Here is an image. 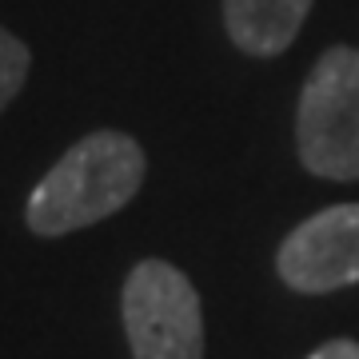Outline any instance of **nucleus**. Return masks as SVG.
<instances>
[{
	"mask_svg": "<svg viewBox=\"0 0 359 359\" xmlns=\"http://www.w3.org/2000/svg\"><path fill=\"white\" fill-rule=\"evenodd\" d=\"M148 160L124 132H92L44 172L28 196L25 219L36 236H68L100 224L140 192Z\"/></svg>",
	"mask_w": 359,
	"mask_h": 359,
	"instance_id": "1",
	"label": "nucleus"
},
{
	"mask_svg": "<svg viewBox=\"0 0 359 359\" xmlns=\"http://www.w3.org/2000/svg\"><path fill=\"white\" fill-rule=\"evenodd\" d=\"M295 144L308 172L323 180H359V48L335 44L311 68Z\"/></svg>",
	"mask_w": 359,
	"mask_h": 359,
	"instance_id": "2",
	"label": "nucleus"
},
{
	"mask_svg": "<svg viewBox=\"0 0 359 359\" xmlns=\"http://www.w3.org/2000/svg\"><path fill=\"white\" fill-rule=\"evenodd\" d=\"M136 359H204V311L192 280L164 259L136 264L120 295Z\"/></svg>",
	"mask_w": 359,
	"mask_h": 359,
	"instance_id": "3",
	"label": "nucleus"
},
{
	"mask_svg": "<svg viewBox=\"0 0 359 359\" xmlns=\"http://www.w3.org/2000/svg\"><path fill=\"white\" fill-rule=\"evenodd\" d=\"M283 283L323 295L359 283V204H335L304 219L276 256Z\"/></svg>",
	"mask_w": 359,
	"mask_h": 359,
	"instance_id": "4",
	"label": "nucleus"
},
{
	"mask_svg": "<svg viewBox=\"0 0 359 359\" xmlns=\"http://www.w3.org/2000/svg\"><path fill=\"white\" fill-rule=\"evenodd\" d=\"M316 0H224V25L236 48L276 56L295 40Z\"/></svg>",
	"mask_w": 359,
	"mask_h": 359,
	"instance_id": "5",
	"label": "nucleus"
},
{
	"mask_svg": "<svg viewBox=\"0 0 359 359\" xmlns=\"http://www.w3.org/2000/svg\"><path fill=\"white\" fill-rule=\"evenodd\" d=\"M28 65H32L28 44L25 40H16L8 28H0V112L16 100V92L25 88Z\"/></svg>",
	"mask_w": 359,
	"mask_h": 359,
	"instance_id": "6",
	"label": "nucleus"
},
{
	"mask_svg": "<svg viewBox=\"0 0 359 359\" xmlns=\"http://www.w3.org/2000/svg\"><path fill=\"white\" fill-rule=\"evenodd\" d=\"M308 359H359V344L355 339H332V344H323L320 351H311Z\"/></svg>",
	"mask_w": 359,
	"mask_h": 359,
	"instance_id": "7",
	"label": "nucleus"
}]
</instances>
